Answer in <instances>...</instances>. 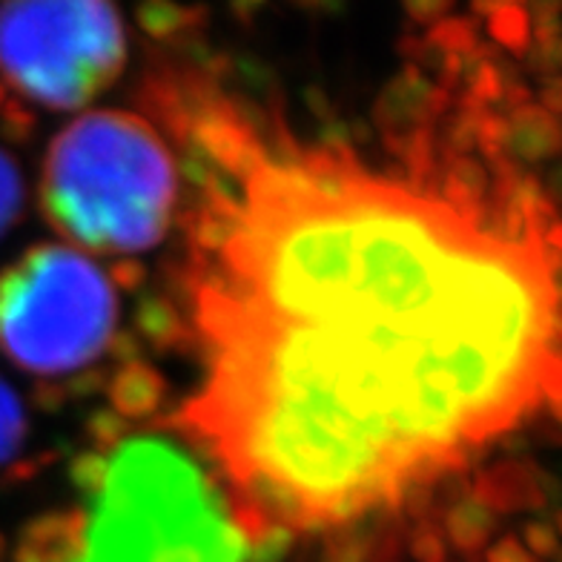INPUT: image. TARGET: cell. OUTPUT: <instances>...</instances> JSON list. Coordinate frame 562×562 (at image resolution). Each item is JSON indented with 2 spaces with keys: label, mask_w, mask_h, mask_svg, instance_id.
I'll use <instances>...</instances> for the list:
<instances>
[{
  "label": "cell",
  "mask_w": 562,
  "mask_h": 562,
  "mask_svg": "<svg viewBox=\"0 0 562 562\" xmlns=\"http://www.w3.org/2000/svg\"><path fill=\"white\" fill-rule=\"evenodd\" d=\"M23 207V181L15 161L0 149V236Z\"/></svg>",
  "instance_id": "obj_8"
},
{
  "label": "cell",
  "mask_w": 562,
  "mask_h": 562,
  "mask_svg": "<svg viewBox=\"0 0 562 562\" xmlns=\"http://www.w3.org/2000/svg\"><path fill=\"white\" fill-rule=\"evenodd\" d=\"M199 391L181 422L281 554L453 474L557 396V256L540 193L505 210L341 147L265 140L236 106L184 130Z\"/></svg>",
  "instance_id": "obj_1"
},
{
  "label": "cell",
  "mask_w": 562,
  "mask_h": 562,
  "mask_svg": "<svg viewBox=\"0 0 562 562\" xmlns=\"http://www.w3.org/2000/svg\"><path fill=\"white\" fill-rule=\"evenodd\" d=\"M176 195L170 149L130 112L72 121L46 156V213L89 250L124 256L156 247L170 227Z\"/></svg>",
  "instance_id": "obj_2"
},
{
  "label": "cell",
  "mask_w": 562,
  "mask_h": 562,
  "mask_svg": "<svg viewBox=\"0 0 562 562\" xmlns=\"http://www.w3.org/2000/svg\"><path fill=\"white\" fill-rule=\"evenodd\" d=\"M124 23L110 3L53 0L0 9V69L23 95L78 110L124 67Z\"/></svg>",
  "instance_id": "obj_5"
},
{
  "label": "cell",
  "mask_w": 562,
  "mask_h": 562,
  "mask_svg": "<svg viewBox=\"0 0 562 562\" xmlns=\"http://www.w3.org/2000/svg\"><path fill=\"white\" fill-rule=\"evenodd\" d=\"M445 526L448 528L442 531V537L448 548L474 554L494 533V510H491L488 499H465L448 510Z\"/></svg>",
  "instance_id": "obj_7"
},
{
  "label": "cell",
  "mask_w": 562,
  "mask_h": 562,
  "mask_svg": "<svg viewBox=\"0 0 562 562\" xmlns=\"http://www.w3.org/2000/svg\"><path fill=\"white\" fill-rule=\"evenodd\" d=\"M112 327L110 279L81 252L37 247L0 273V348L21 368H81L106 348Z\"/></svg>",
  "instance_id": "obj_4"
},
{
  "label": "cell",
  "mask_w": 562,
  "mask_h": 562,
  "mask_svg": "<svg viewBox=\"0 0 562 562\" xmlns=\"http://www.w3.org/2000/svg\"><path fill=\"white\" fill-rule=\"evenodd\" d=\"M411 551H414L419 562H445L448 560V551H451V548H448V542H445L442 531L425 528V531H419L414 537Z\"/></svg>",
  "instance_id": "obj_10"
},
{
  "label": "cell",
  "mask_w": 562,
  "mask_h": 562,
  "mask_svg": "<svg viewBox=\"0 0 562 562\" xmlns=\"http://www.w3.org/2000/svg\"><path fill=\"white\" fill-rule=\"evenodd\" d=\"M95 488L78 562H245V533L167 442L121 445Z\"/></svg>",
  "instance_id": "obj_3"
},
{
  "label": "cell",
  "mask_w": 562,
  "mask_h": 562,
  "mask_svg": "<svg viewBox=\"0 0 562 562\" xmlns=\"http://www.w3.org/2000/svg\"><path fill=\"white\" fill-rule=\"evenodd\" d=\"M0 104H3V87H0Z\"/></svg>",
  "instance_id": "obj_13"
},
{
  "label": "cell",
  "mask_w": 562,
  "mask_h": 562,
  "mask_svg": "<svg viewBox=\"0 0 562 562\" xmlns=\"http://www.w3.org/2000/svg\"><path fill=\"white\" fill-rule=\"evenodd\" d=\"M23 439V411L15 393L0 382V462L18 451Z\"/></svg>",
  "instance_id": "obj_9"
},
{
  "label": "cell",
  "mask_w": 562,
  "mask_h": 562,
  "mask_svg": "<svg viewBox=\"0 0 562 562\" xmlns=\"http://www.w3.org/2000/svg\"><path fill=\"white\" fill-rule=\"evenodd\" d=\"M164 379L156 368L147 364H126L115 373L110 385V400L115 411L124 416H147L153 414L164 400Z\"/></svg>",
  "instance_id": "obj_6"
},
{
  "label": "cell",
  "mask_w": 562,
  "mask_h": 562,
  "mask_svg": "<svg viewBox=\"0 0 562 562\" xmlns=\"http://www.w3.org/2000/svg\"><path fill=\"white\" fill-rule=\"evenodd\" d=\"M485 562H533L528 554V548L517 540V537H503L485 551Z\"/></svg>",
  "instance_id": "obj_11"
},
{
  "label": "cell",
  "mask_w": 562,
  "mask_h": 562,
  "mask_svg": "<svg viewBox=\"0 0 562 562\" xmlns=\"http://www.w3.org/2000/svg\"><path fill=\"white\" fill-rule=\"evenodd\" d=\"M3 554H7V542H3V537H0V562H3Z\"/></svg>",
  "instance_id": "obj_12"
}]
</instances>
